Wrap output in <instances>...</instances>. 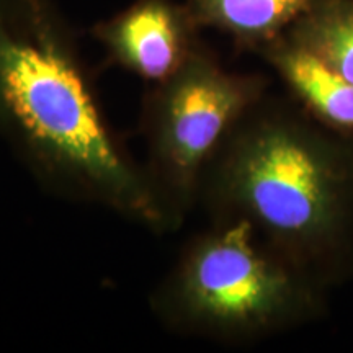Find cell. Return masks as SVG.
<instances>
[{
	"mask_svg": "<svg viewBox=\"0 0 353 353\" xmlns=\"http://www.w3.org/2000/svg\"><path fill=\"white\" fill-rule=\"evenodd\" d=\"M0 141L59 200L159 236L180 229L110 123L54 0H0Z\"/></svg>",
	"mask_w": 353,
	"mask_h": 353,
	"instance_id": "1",
	"label": "cell"
},
{
	"mask_svg": "<svg viewBox=\"0 0 353 353\" xmlns=\"http://www.w3.org/2000/svg\"><path fill=\"white\" fill-rule=\"evenodd\" d=\"M255 107L210 162L198 201L216 219L249 221L293 259L341 228L345 174L314 134L281 114H255Z\"/></svg>",
	"mask_w": 353,
	"mask_h": 353,
	"instance_id": "2",
	"label": "cell"
},
{
	"mask_svg": "<svg viewBox=\"0 0 353 353\" xmlns=\"http://www.w3.org/2000/svg\"><path fill=\"white\" fill-rule=\"evenodd\" d=\"M291 257L242 218L198 234L149 296L152 316L190 337H257L298 319L307 293Z\"/></svg>",
	"mask_w": 353,
	"mask_h": 353,
	"instance_id": "3",
	"label": "cell"
},
{
	"mask_svg": "<svg viewBox=\"0 0 353 353\" xmlns=\"http://www.w3.org/2000/svg\"><path fill=\"white\" fill-rule=\"evenodd\" d=\"M260 77L229 72L200 46L174 76L149 85L141 107L144 170L180 228L198 203L205 170L262 100Z\"/></svg>",
	"mask_w": 353,
	"mask_h": 353,
	"instance_id": "4",
	"label": "cell"
},
{
	"mask_svg": "<svg viewBox=\"0 0 353 353\" xmlns=\"http://www.w3.org/2000/svg\"><path fill=\"white\" fill-rule=\"evenodd\" d=\"M198 32L200 25L187 3L136 0L99 21L92 34L110 63L154 85L174 76L201 46Z\"/></svg>",
	"mask_w": 353,
	"mask_h": 353,
	"instance_id": "5",
	"label": "cell"
},
{
	"mask_svg": "<svg viewBox=\"0 0 353 353\" xmlns=\"http://www.w3.org/2000/svg\"><path fill=\"white\" fill-rule=\"evenodd\" d=\"M286 85L327 125L353 131V83L286 37L260 50Z\"/></svg>",
	"mask_w": 353,
	"mask_h": 353,
	"instance_id": "6",
	"label": "cell"
},
{
	"mask_svg": "<svg viewBox=\"0 0 353 353\" xmlns=\"http://www.w3.org/2000/svg\"><path fill=\"white\" fill-rule=\"evenodd\" d=\"M314 0H188L200 28L226 33L244 48L263 50L288 32Z\"/></svg>",
	"mask_w": 353,
	"mask_h": 353,
	"instance_id": "7",
	"label": "cell"
},
{
	"mask_svg": "<svg viewBox=\"0 0 353 353\" xmlns=\"http://www.w3.org/2000/svg\"><path fill=\"white\" fill-rule=\"evenodd\" d=\"M283 37L353 83V0H314Z\"/></svg>",
	"mask_w": 353,
	"mask_h": 353,
	"instance_id": "8",
	"label": "cell"
}]
</instances>
